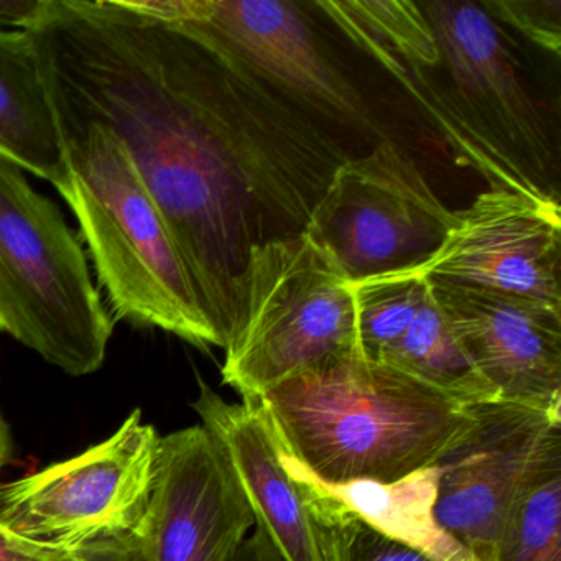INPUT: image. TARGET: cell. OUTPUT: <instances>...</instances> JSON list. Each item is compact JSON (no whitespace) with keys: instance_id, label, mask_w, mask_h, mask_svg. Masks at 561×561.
Wrapping results in <instances>:
<instances>
[{"instance_id":"obj_1","label":"cell","mask_w":561,"mask_h":561,"mask_svg":"<svg viewBox=\"0 0 561 561\" xmlns=\"http://www.w3.org/2000/svg\"><path fill=\"white\" fill-rule=\"evenodd\" d=\"M27 34L50 100L110 129L129 153L225 350L254 244L238 78L127 0H48Z\"/></svg>"},{"instance_id":"obj_2","label":"cell","mask_w":561,"mask_h":561,"mask_svg":"<svg viewBox=\"0 0 561 561\" xmlns=\"http://www.w3.org/2000/svg\"><path fill=\"white\" fill-rule=\"evenodd\" d=\"M252 402L275 442L321 481L393 482L435 466L472 428V405L359 351L295 374Z\"/></svg>"},{"instance_id":"obj_3","label":"cell","mask_w":561,"mask_h":561,"mask_svg":"<svg viewBox=\"0 0 561 561\" xmlns=\"http://www.w3.org/2000/svg\"><path fill=\"white\" fill-rule=\"evenodd\" d=\"M51 104L70 172L64 198L77 216L114 317L134 327L159 328L198 347H221L123 144L101 124Z\"/></svg>"},{"instance_id":"obj_4","label":"cell","mask_w":561,"mask_h":561,"mask_svg":"<svg viewBox=\"0 0 561 561\" xmlns=\"http://www.w3.org/2000/svg\"><path fill=\"white\" fill-rule=\"evenodd\" d=\"M222 382L254 400L356 353L353 284L304 232L254 242L236 282Z\"/></svg>"},{"instance_id":"obj_5","label":"cell","mask_w":561,"mask_h":561,"mask_svg":"<svg viewBox=\"0 0 561 561\" xmlns=\"http://www.w3.org/2000/svg\"><path fill=\"white\" fill-rule=\"evenodd\" d=\"M113 328L60 208L0 160V330L80 377L103 366Z\"/></svg>"},{"instance_id":"obj_6","label":"cell","mask_w":561,"mask_h":561,"mask_svg":"<svg viewBox=\"0 0 561 561\" xmlns=\"http://www.w3.org/2000/svg\"><path fill=\"white\" fill-rule=\"evenodd\" d=\"M160 438L134 410L100 445L0 484V531L57 551L142 535Z\"/></svg>"},{"instance_id":"obj_7","label":"cell","mask_w":561,"mask_h":561,"mask_svg":"<svg viewBox=\"0 0 561 561\" xmlns=\"http://www.w3.org/2000/svg\"><path fill=\"white\" fill-rule=\"evenodd\" d=\"M458 221L416 163L389 140L341 163L305 221L304 232L351 284L419 271Z\"/></svg>"},{"instance_id":"obj_8","label":"cell","mask_w":561,"mask_h":561,"mask_svg":"<svg viewBox=\"0 0 561 561\" xmlns=\"http://www.w3.org/2000/svg\"><path fill=\"white\" fill-rule=\"evenodd\" d=\"M472 409L468 435L436 462L435 517L476 561H492L518 502L561 471V415L504 400Z\"/></svg>"},{"instance_id":"obj_9","label":"cell","mask_w":561,"mask_h":561,"mask_svg":"<svg viewBox=\"0 0 561 561\" xmlns=\"http://www.w3.org/2000/svg\"><path fill=\"white\" fill-rule=\"evenodd\" d=\"M419 272L561 308L560 206L548 193L488 190Z\"/></svg>"},{"instance_id":"obj_10","label":"cell","mask_w":561,"mask_h":561,"mask_svg":"<svg viewBox=\"0 0 561 561\" xmlns=\"http://www.w3.org/2000/svg\"><path fill=\"white\" fill-rule=\"evenodd\" d=\"M254 527L251 505L205 426L160 438L142 531L149 561H234Z\"/></svg>"},{"instance_id":"obj_11","label":"cell","mask_w":561,"mask_h":561,"mask_svg":"<svg viewBox=\"0 0 561 561\" xmlns=\"http://www.w3.org/2000/svg\"><path fill=\"white\" fill-rule=\"evenodd\" d=\"M426 280L453 336L499 400L561 415V308Z\"/></svg>"},{"instance_id":"obj_12","label":"cell","mask_w":561,"mask_h":561,"mask_svg":"<svg viewBox=\"0 0 561 561\" xmlns=\"http://www.w3.org/2000/svg\"><path fill=\"white\" fill-rule=\"evenodd\" d=\"M175 27L232 73L254 71L334 119L363 123V98L328 60L297 4L202 0L198 18Z\"/></svg>"},{"instance_id":"obj_13","label":"cell","mask_w":561,"mask_h":561,"mask_svg":"<svg viewBox=\"0 0 561 561\" xmlns=\"http://www.w3.org/2000/svg\"><path fill=\"white\" fill-rule=\"evenodd\" d=\"M425 9L439 65L455 84L458 103L469 107L472 123L499 149H514L534 169L548 173L553 152L547 124L488 12L471 2L445 0Z\"/></svg>"},{"instance_id":"obj_14","label":"cell","mask_w":561,"mask_h":561,"mask_svg":"<svg viewBox=\"0 0 561 561\" xmlns=\"http://www.w3.org/2000/svg\"><path fill=\"white\" fill-rule=\"evenodd\" d=\"M193 409L221 446L261 528L285 561H327L317 524L278 459L277 443L255 403L226 402L205 380Z\"/></svg>"},{"instance_id":"obj_15","label":"cell","mask_w":561,"mask_h":561,"mask_svg":"<svg viewBox=\"0 0 561 561\" xmlns=\"http://www.w3.org/2000/svg\"><path fill=\"white\" fill-rule=\"evenodd\" d=\"M277 449L278 459L291 479L330 499L383 537L399 541L432 561H476L436 520L438 465L393 482L360 479L333 484L311 474L280 446L277 445Z\"/></svg>"},{"instance_id":"obj_16","label":"cell","mask_w":561,"mask_h":561,"mask_svg":"<svg viewBox=\"0 0 561 561\" xmlns=\"http://www.w3.org/2000/svg\"><path fill=\"white\" fill-rule=\"evenodd\" d=\"M0 160L68 192L57 114L27 32H0Z\"/></svg>"},{"instance_id":"obj_17","label":"cell","mask_w":561,"mask_h":561,"mask_svg":"<svg viewBox=\"0 0 561 561\" xmlns=\"http://www.w3.org/2000/svg\"><path fill=\"white\" fill-rule=\"evenodd\" d=\"M373 363L415 377L465 405L497 402L499 396L472 367L430 290L410 327Z\"/></svg>"},{"instance_id":"obj_18","label":"cell","mask_w":561,"mask_h":561,"mask_svg":"<svg viewBox=\"0 0 561 561\" xmlns=\"http://www.w3.org/2000/svg\"><path fill=\"white\" fill-rule=\"evenodd\" d=\"M357 347L366 359L376 360L412 323L430 294V284L419 271L396 272L354 282Z\"/></svg>"},{"instance_id":"obj_19","label":"cell","mask_w":561,"mask_h":561,"mask_svg":"<svg viewBox=\"0 0 561 561\" xmlns=\"http://www.w3.org/2000/svg\"><path fill=\"white\" fill-rule=\"evenodd\" d=\"M492 561H561V471L518 502Z\"/></svg>"},{"instance_id":"obj_20","label":"cell","mask_w":561,"mask_h":561,"mask_svg":"<svg viewBox=\"0 0 561 561\" xmlns=\"http://www.w3.org/2000/svg\"><path fill=\"white\" fill-rule=\"evenodd\" d=\"M294 482L317 524L327 561H432L367 527L304 482Z\"/></svg>"},{"instance_id":"obj_21","label":"cell","mask_w":561,"mask_h":561,"mask_svg":"<svg viewBox=\"0 0 561 561\" xmlns=\"http://www.w3.org/2000/svg\"><path fill=\"white\" fill-rule=\"evenodd\" d=\"M484 8L499 21L517 28L545 50L560 54V0H492L485 2Z\"/></svg>"},{"instance_id":"obj_22","label":"cell","mask_w":561,"mask_h":561,"mask_svg":"<svg viewBox=\"0 0 561 561\" xmlns=\"http://www.w3.org/2000/svg\"><path fill=\"white\" fill-rule=\"evenodd\" d=\"M96 545L77 551L35 547L0 531V561H88Z\"/></svg>"},{"instance_id":"obj_23","label":"cell","mask_w":561,"mask_h":561,"mask_svg":"<svg viewBox=\"0 0 561 561\" xmlns=\"http://www.w3.org/2000/svg\"><path fill=\"white\" fill-rule=\"evenodd\" d=\"M47 5L48 0H0V32L11 27L21 32L31 31Z\"/></svg>"},{"instance_id":"obj_24","label":"cell","mask_w":561,"mask_h":561,"mask_svg":"<svg viewBox=\"0 0 561 561\" xmlns=\"http://www.w3.org/2000/svg\"><path fill=\"white\" fill-rule=\"evenodd\" d=\"M88 561H149V553L142 535H130L96 545Z\"/></svg>"},{"instance_id":"obj_25","label":"cell","mask_w":561,"mask_h":561,"mask_svg":"<svg viewBox=\"0 0 561 561\" xmlns=\"http://www.w3.org/2000/svg\"><path fill=\"white\" fill-rule=\"evenodd\" d=\"M234 561H285L277 548L268 540L267 535L255 527V530L245 538L241 550L236 554Z\"/></svg>"},{"instance_id":"obj_26","label":"cell","mask_w":561,"mask_h":561,"mask_svg":"<svg viewBox=\"0 0 561 561\" xmlns=\"http://www.w3.org/2000/svg\"><path fill=\"white\" fill-rule=\"evenodd\" d=\"M11 433H9L8 423H5L4 416L0 413V471L8 465L9 458H11Z\"/></svg>"}]
</instances>
